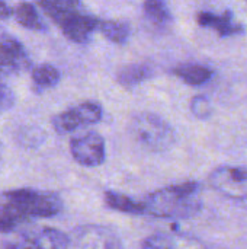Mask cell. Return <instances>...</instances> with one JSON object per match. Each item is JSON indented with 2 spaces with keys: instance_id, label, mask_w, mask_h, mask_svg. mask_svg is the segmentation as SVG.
Listing matches in <instances>:
<instances>
[{
  "instance_id": "11",
  "label": "cell",
  "mask_w": 247,
  "mask_h": 249,
  "mask_svg": "<svg viewBox=\"0 0 247 249\" xmlns=\"http://www.w3.org/2000/svg\"><path fill=\"white\" fill-rule=\"evenodd\" d=\"M197 20H198V25L204 28L215 29L220 36H230V35L243 32V26L234 22V18L230 10L224 12L223 15H215L211 12H199L197 16Z\"/></svg>"
},
{
  "instance_id": "2",
  "label": "cell",
  "mask_w": 247,
  "mask_h": 249,
  "mask_svg": "<svg viewBox=\"0 0 247 249\" xmlns=\"http://www.w3.org/2000/svg\"><path fill=\"white\" fill-rule=\"evenodd\" d=\"M130 134L150 152L163 153L173 147L176 134L172 125L153 112L135 114L130 121Z\"/></svg>"
},
{
  "instance_id": "26",
  "label": "cell",
  "mask_w": 247,
  "mask_h": 249,
  "mask_svg": "<svg viewBox=\"0 0 247 249\" xmlns=\"http://www.w3.org/2000/svg\"><path fill=\"white\" fill-rule=\"evenodd\" d=\"M3 249H22L19 244H4Z\"/></svg>"
},
{
  "instance_id": "19",
  "label": "cell",
  "mask_w": 247,
  "mask_h": 249,
  "mask_svg": "<svg viewBox=\"0 0 247 249\" xmlns=\"http://www.w3.org/2000/svg\"><path fill=\"white\" fill-rule=\"evenodd\" d=\"M102 35L114 44H125L130 39L131 29L127 23L118 20H103L99 25Z\"/></svg>"
},
{
  "instance_id": "16",
  "label": "cell",
  "mask_w": 247,
  "mask_h": 249,
  "mask_svg": "<svg viewBox=\"0 0 247 249\" xmlns=\"http://www.w3.org/2000/svg\"><path fill=\"white\" fill-rule=\"evenodd\" d=\"M13 16H15L16 22L26 29H32V31H44L45 29L44 20L32 3H28V1L19 3L13 9Z\"/></svg>"
},
{
  "instance_id": "9",
  "label": "cell",
  "mask_w": 247,
  "mask_h": 249,
  "mask_svg": "<svg viewBox=\"0 0 247 249\" xmlns=\"http://www.w3.org/2000/svg\"><path fill=\"white\" fill-rule=\"evenodd\" d=\"M19 245L22 249H68L71 238L54 228H39L22 233Z\"/></svg>"
},
{
  "instance_id": "23",
  "label": "cell",
  "mask_w": 247,
  "mask_h": 249,
  "mask_svg": "<svg viewBox=\"0 0 247 249\" xmlns=\"http://www.w3.org/2000/svg\"><path fill=\"white\" fill-rule=\"evenodd\" d=\"M141 249H172V236L167 233L148 235L141 242Z\"/></svg>"
},
{
  "instance_id": "21",
  "label": "cell",
  "mask_w": 247,
  "mask_h": 249,
  "mask_svg": "<svg viewBox=\"0 0 247 249\" xmlns=\"http://www.w3.org/2000/svg\"><path fill=\"white\" fill-rule=\"evenodd\" d=\"M191 112L198 120H208L213 114L211 101L205 95H197L191 101Z\"/></svg>"
},
{
  "instance_id": "10",
  "label": "cell",
  "mask_w": 247,
  "mask_h": 249,
  "mask_svg": "<svg viewBox=\"0 0 247 249\" xmlns=\"http://www.w3.org/2000/svg\"><path fill=\"white\" fill-rule=\"evenodd\" d=\"M99 25L100 22L96 18L76 12L58 26L70 41L77 44H86L90 38V34L96 28H99Z\"/></svg>"
},
{
  "instance_id": "24",
  "label": "cell",
  "mask_w": 247,
  "mask_h": 249,
  "mask_svg": "<svg viewBox=\"0 0 247 249\" xmlns=\"http://www.w3.org/2000/svg\"><path fill=\"white\" fill-rule=\"evenodd\" d=\"M15 104V93L12 89L0 82V114L10 109Z\"/></svg>"
},
{
  "instance_id": "17",
  "label": "cell",
  "mask_w": 247,
  "mask_h": 249,
  "mask_svg": "<svg viewBox=\"0 0 247 249\" xmlns=\"http://www.w3.org/2000/svg\"><path fill=\"white\" fill-rule=\"evenodd\" d=\"M32 80L33 85L39 89H49L58 85L60 82V71L55 66L44 63L38 64L32 69Z\"/></svg>"
},
{
  "instance_id": "18",
  "label": "cell",
  "mask_w": 247,
  "mask_h": 249,
  "mask_svg": "<svg viewBox=\"0 0 247 249\" xmlns=\"http://www.w3.org/2000/svg\"><path fill=\"white\" fill-rule=\"evenodd\" d=\"M26 222L28 219L17 210L0 200V233H12Z\"/></svg>"
},
{
  "instance_id": "25",
  "label": "cell",
  "mask_w": 247,
  "mask_h": 249,
  "mask_svg": "<svg viewBox=\"0 0 247 249\" xmlns=\"http://www.w3.org/2000/svg\"><path fill=\"white\" fill-rule=\"evenodd\" d=\"M12 15H13V9H10L6 1L0 0V19H7Z\"/></svg>"
},
{
  "instance_id": "20",
  "label": "cell",
  "mask_w": 247,
  "mask_h": 249,
  "mask_svg": "<svg viewBox=\"0 0 247 249\" xmlns=\"http://www.w3.org/2000/svg\"><path fill=\"white\" fill-rule=\"evenodd\" d=\"M144 13L146 16L154 23V25H166L170 22L172 16H170V12L165 3V0H146L144 4Z\"/></svg>"
},
{
  "instance_id": "22",
  "label": "cell",
  "mask_w": 247,
  "mask_h": 249,
  "mask_svg": "<svg viewBox=\"0 0 247 249\" xmlns=\"http://www.w3.org/2000/svg\"><path fill=\"white\" fill-rule=\"evenodd\" d=\"M170 236H172V249H210L202 241L189 235L173 233Z\"/></svg>"
},
{
  "instance_id": "6",
  "label": "cell",
  "mask_w": 247,
  "mask_h": 249,
  "mask_svg": "<svg viewBox=\"0 0 247 249\" xmlns=\"http://www.w3.org/2000/svg\"><path fill=\"white\" fill-rule=\"evenodd\" d=\"M73 159L84 168H98L106 160L105 139L96 131H87L70 140Z\"/></svg>"
},
{
  "instance_id": "14",
  "label": "cell",
  "mask_w": 247,
  "mask_h": 249,
  "mask_svg": "<svg viewBox=\"0 0 247 249\" xmlns=\"http://www.w3.org/2000/svg\"><path fill=\"white\" fill-rule=\"evenodd\" d=\"M153 76V67L146 63H135L122 67L118 74L116 80L124 88H134Z\"/></svg>"
},
{
  "instance_id": "3",
  "label": "cell",
  "mask_w": 247,
  "mask_h": 249,
  "mask_svg": "<svg viewBox=\"0 0 247 249\" xmlns=\"http://www.w3.org/2000/svg\"><path fill=\"white\" fill-rule=\"evenodd\" d=\"M1 201L12 206L23 217H54L63 212V200L55 193L36 191L29 188L6 191L0 197Z\"/></svg>"
},
{
  "instance_id": "1",
  "label": "cell",
  "mask_w": 247,
  "mask_h": 249,
  "mask_svg": "<svg viewBox=\"0 0 247 249\" xmlns=\"http://www.w3.org/2000/svg\"><path fill=\"white\" fill-rule=\"evenodd\" d=\"M146 214L160 219H191L202 210L201 185L197 181L169 185L151 193L146 200Z\"/></svg>"
},
{
  "instance_id": "8",
  "label": "cell",
  "mask_w": 247,
  "mask_h": 249,
  "mask_svg": "<svg viewBox=\"0 0 247 249\" xmlns=\"http://www.w3.org/2000/svg\"><path fill=\"white\" fill-rule=\"evenodd\" d=\"M31 69V60L23 45L7 34H0V74L10 76Z\"/></svg>"
},
{
  "instance_id": "5",
  "label": "cell",
  "mask_w": 247,
  "mask_h": 249,
  "mask_svg": "<svg viewBox=\"0 0 247 249\" xmlns=\"http://www.w3.org/2000/svg\"><path fill=\"white\" fill-rule=\"evenodd\" d=\"M208 181L213 190L227 198L247 200V168L220 166L211 172Z\"/></svg>"
},
{
  "instance_id": "13",
  "label": "cell",
  "mask_w": 247,
  "mask_h": 249,
  "mask_svg": "<svg viewBox=\"0 0 247 249\" xmlns=\"http://www.w3.org/2000/svg\"><path fill=\"white\" fill-rule=\"evenodd\" d=\"M103 200L105 204L115 212H121L125 214H146L144 201H135L125 194L116 191H105Z\"/></svg>"
},
{
  "instance_id": "15",
  "label": "cell",
  "mask_w": 247,
  "mask_h": 249,
  "mask_svg": "<svg viewBox=\"0 0 247 249\" xmlns=\"http://www.w3.org/2000/svg\"><path fill=\"white\" fill-rule=\"evenodd\" d=\"M173 73L181 77L185 83L191 86H201L211 80L213 70L202 64H194V63H185L178 67H175Z\"/></svg>"
},
{
  "instance_id": "4",
  "label": "cell",
  "mask_w": 247,
  "mask_h": 249,
  "mask_svg": "<svg viewBox=\"0 0 247 249\" xmlns=\"http://www.w3.org/2000/svg\"><path fill=\"white\" fill-rule=\"evenodd\" d=\"M103 118V109L96 102H82L67 111L57 114L51 124L58 134H68L80 127L98 124Z\"/></svg>"
},
{
  "instance_id": "12",
  "label": "cell",
  "mask_w": 247,
  "mask_h": 249,
  "mask_svg": "<svg viewBox=\"0 0 247 249\" xmlns=\"http://www.w3.org/2000/svg\"><path fill=\"white\" fill-rule=\"evenodd\" d=\"M42 10L57 23L61 25L73 13L79 12V0H36Z\"/></svg>"
},
{
  "instance_id": "7",
  "label": "cell",
  "mask_w": 247,
  "mask_h": 249,
  "mask_svg": "<svg viewBox=\"0 0 247 249\" xmlns=\"http://www.w3.org/2000/svg\"><path fill=\"white\" fill-rule=\"evenodd\" d=\"M76 249H125L119 235L108 226L83 225L70 235Z\"/></svg>"
}]
</instances>
